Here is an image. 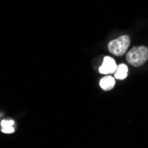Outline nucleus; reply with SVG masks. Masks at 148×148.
<instances>
[{
    "label": "nucleus",
    "instance_id": "1",
    "mask_svg": "<svg viewBox=\"0 0 148 148\" xmlns=\"http://www.w3.org/2000/svg\"><path fill=\"white\" fill-rule=\"evenodd\" d=\"M128 62L134 66H140L148 60V48L145 46L133 47L126 55Z\"/></svg>",
    "mask_w": 148,
    "mask_h": 148
},
{
    "label": "nucleus",
    "instance_id": "2",
    "mask_svg": "<svg viewBox=\"0 0 148 148\" xmlns=\"http://www.w3.org/2000/svg\"><path fill=\"white\" fill-rule=\"evenodd\" d=\"M130 44V38L129 36H122L108 44V50L116 56H122L125 54Z\"/></svg>",
    "mask_w": 148,
    "mask_h": 148
},
{
    "label": "nucleus",
    "instance_id": "3",
    "mask_svg": "<svg viewBox=\"0 0 148 148\" xmlns=\"http://www.w3.org/2000/svg\"><path fill=\"white\" fill-rule=\"evenodd\" d=\"M116 69H117V66H116L114 60L106 56L104 58L103 63L99 66V73L103 75H111L115 72Z\"/></svg>",
    "mask_w": 148,
    "mask_h": 148
},
{
    "label": "nucleus",
    "instance_id": "4",
    "mask_svg": "<svg viewBox=\"0 0 148 148\" xmlns=\"http://www.w3.org/2000/svg\"><path fill=\"white\" fill-rule=\"evenodd\" d=\"M114 84H115V79L110 75L103 77L99 82L100 87L105 90H109L113 89Z\"/></svg>",
    "mask_w": 148,
    "mask_h": 148
},
{
    "label": "nucleus",
    "instance_id": "5",
    "mask_svg": "<svg viewBox=\"0 0 148 148\" xmlns=\"http://www.w3.org/2000/svg\"><path fill=\"white\" fill-rule=\"evenodd\" d=\"M128 75V66L125 64H121L117 66V69L114 72V78L123 80L127 77Z\"/></svg>",
    "mask_w": 148,
    "mask_h": 148
},
{
    "label": "nucleus",
    "instance_id": "6",
    "mask_svg": "<svg viewBox=\"0 0 148 148\" xmlns=\"http://www.w3.org/2000/svg\"><path fill=\"white\" fill-rule=\"evenodd\" d=\"M14 124V122L12 120H9V121H6V120H4L1 122V126L2 128H5V127H9V126H12Z\"/></svg>",
    "mask_w": 148,
    "mask_h": 148
},
{
    "label": "nucleus",
    "instance_id": "7",
    "mask_svg": "<svg viewBox=\"0 0 148 148\" xmlns=\"http://www.w3.org/2000/svg\"><path fill=\"white\" fill-rule=\"evenodd\" d=\"M13 131H14V128L12 126L2 128V132H4V133H12Z\"/></svg>",
    "mask_w": 148,
    "mask_h": 148
}]
</instances>
